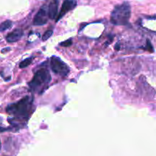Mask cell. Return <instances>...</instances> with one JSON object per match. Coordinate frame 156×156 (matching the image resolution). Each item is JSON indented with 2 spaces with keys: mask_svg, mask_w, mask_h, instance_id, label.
<instances>
[{
  "mask_svg": "<svg viewBox=\"0 0 156 156\" xmlns=\"http://www.w3.org/2000/svg\"><path fill=\"white\" fill-rule=\"evenodd\" d=\"M32 108V99L27 96L17 103L9 105L6 108V111L8 114L15 116L16 118L28 119Z\"/></svg>",
  "mask_w": 156,
  "mask_h": 156,
  "instance_id": "obj_1",
  "label": "cell"
},
{
  "mask_svg": "<svg viewBox=\"0 0 156 156\" xmlns=\"http://www.w3.org/2000/svg\"><path fill=\"white\" fill-rule=\"evenodd\" d=\"M131 17V7L128 2L118 5L113 9L110 15V21L115 25H126Z\"/></svg>",
  "mask_w": 156,
  "mask_h": 156,
  "instance_id": "obj_2",
  "label": "cell"
},
{
  "mask_svg": "<svg viewBox=\"0 0 156 156\" xmlns=\"http://www.w3.org/2000/svg\"><path fill=\"white\" fill-rule=\"evenodd\" d=\"M50 79L51 77L48 70L41 69L35 73L33 79L28 83V86L34 92L41 93L50 83Z\"/></svg>",
  "mask_w": 156,
  "mask_h": 156,
  "instance_id": "obj_3",
  "label": "cell"
},
{
  "mask_svg": "<svg viewBox=\"0 0 156 156\" xmlns=\"http://www.w3.org/2000/svg\"><path fill=\"white\" fill-rule=\"evenodd\" d=\"M50 67L54 73L61 76H67L70 72V69L67 64L57 56H52L50 58Z\"/></svg>",
  "mask_w": 156,
  "mask_h": 156,
  "instance_id": "obj_4",
  "label": "cell"
},
{
  "mask_svg": "<svg viewBox=\"0 0 156 156\" xmlns=\"http://www.w3.org/2000/svg\"><path fill=\"white\" fill-rule=\"evenodd\" d=\"M49 19L48 14H47V6L44 5L39 9V11L38 12V13L36 14L35 17L34 18L33 20V24L35 25H43V24H45L47 22Z\"/></svg>",
  "mask_w": 156,
  "mask_h": 156,
  "instance_id": "obj_5",
  "label": "cell"
},
{
  "mask_svg": "<svg viewBox=\"0 0 156 156\" xmlns=\"http://www.w3.org/2000/svg\"><path fill=\"white\" fill-rule=\"evenodd\" d=\"M76 6V0H64L63 2L61 9L60 10L59 14L58 15L56 21L58 22L61 18H62L70 10H73L75 7Z\"/></svg>",
  "mask_w": 156,
  "mask_h": 156,
  "instance_id": "obj_6",
  "label": "cell"
},
{
  "mask_svg": "<svg viewBox=\"0 0 156 156\" xmlns=\"http://www.w3.org/2000/svg\"><path fill=\"white\" fill-rule=\"evenodd\" d=\"M47 6V14L50 19H54L56 18L58 10V0H51L49 2Z\"/></svg>",
  "mask_w": 156,
  "mask_h": 156,
  "instance_id": "obj_7",
  "label": "cell"
},
{
  "mask_svg": "<svg viewBox=\"0 0 156 156\" xmlns=\"http://www.w3.org/2000/svg\"><path fill=\"white\" fill-rule=\"evenodd\" d=\"M23 35V30L21 29H16L6 36V41L9 43L16 42L19 41Z\"/></svg>",
  "mask_w": 156,
  "mask_h": 156,
  "instance_id": "obj_8",
  "label": "cell"
},
{
  "mask_svg": "<svg viewBox=\"0 0 156 156\" xmlns=\"http://www.w3.org/2000/svg\"><path fill=\"white\" fill-rule=\"evenodd\" d=\"M12 26V22L9 20H7V21H5L0 24V30L3 31V30H6L7 29L10 28Z\"/></svg>",
  "mask_w": 156,
  "mask_h": 156,
  "instance_id": "obj_9",
  "label": "cell"
},
{
  "mask_svg": "<svg viewBox=\"0 0 156 156\" xmlns=\"http://www.w3.org/2000/svg\"><path fill=\"white\" fill-rule=\"evenodd\" d=\"M32 60H33V57H30V58H28V59H24V61H22V62L20 63L19 67L21 69H22V68H25V67L28 66L32 63Z\"/></svg>",
  "mask_w": 156,
  "mask_h": 156,
  "instance_id": "obj_10",
  "label": "cell"
},
{
  "mask_svg": "<svg viewBox=\"0 0 156 156\" xmlns=\"http://www.w3.org/2000/svg\"><path fill=\"white\" fill-rule=\"evenodd\" d=\"M52 34H53V30H47V31L45 32V33L43 34L42 36V41H47V39H49V38L51 37Z\"/></svg>",
  "mask_w": 156,
  "mask_h": 156,
  "instance_id": "obj_11",
  "label": "cell"
},
{
  "mask_svg": "<svg viewBox=\"0 0 156 156\" xmlns=\"http://www.w3.org/2000/svg\"><path fill=\"white\" fill-rule=\"evenodd\" d=\"M71 44H72V41H70V40H68V41H64V42L61 43L60 45L63 46V47H68V46L71 45Z\"/></svg>",
  "mask_w": 156,
  "mask_h": 156,
  "instance_id": "obj_12",
  "label": "cell"
},
{
  "mask_svg": "<svg viewBox=\"0 0 156 156\" xmlns=\"http://www.w3.org/2000/svg\"><path fill=\"white\" fill-rule=\"evenodd\" d=\"M10 50V49H9V48H8V49H5V50H2V53H3V52H6V51H7V50Z\"/></svg>",
  "mask_w": 156,
  "mask_h": 156,
  "instance_id": "obj_13",
  "label": "cell"
},
{
  "mask_svg": "<svg viewBox=\"0 0 156 156\" xmlns=\"http://www.w3.org/2000/svg\"><path fill=\"white\" fill-rule=\"evenodd\" d=\"M0 151H1V141H0Z\"/></svg>",
  "mask_w": 156,
  "mask_h": 156,
  "instance_id": "obj_14",
  "label": "cell"
}]
</instances>
